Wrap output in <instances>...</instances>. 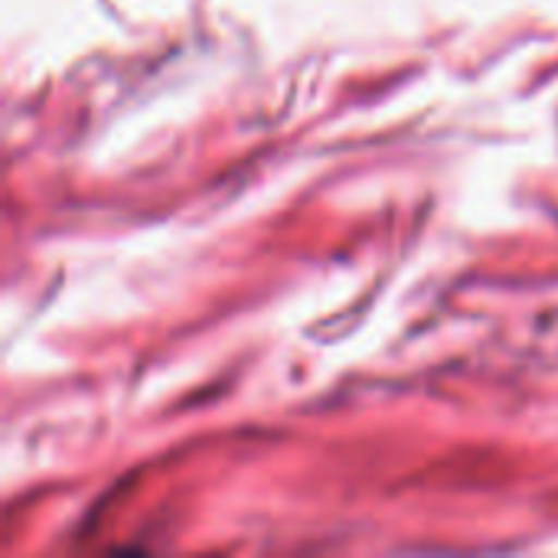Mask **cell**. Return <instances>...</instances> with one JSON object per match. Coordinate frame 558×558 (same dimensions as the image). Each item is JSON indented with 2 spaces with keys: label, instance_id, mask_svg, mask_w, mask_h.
<instances>
[]
</instances>
